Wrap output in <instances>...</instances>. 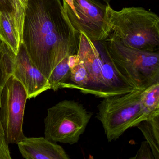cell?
<instances>
[{"label": "cell", "instance_id": "cell-15", "mask_svg": "<svg viewBox=\"0 0 159 159\" xmlns=\"http://www.w3.org/2000/svg\"><path fill=\"white\" fill-rule=\"evenodd\" d=\"M140 100L151 114L159 112V83L152 84L141 92Z\"/></svg>", "mask_w": 159, "mask_h": 159}, {"label": "cell", "instance_id": "cell-2", "mask_svg": "<svg viewBox=\"0 0 159 159\" xmlns=\"http://www.w3.org/2000/svg\"><path fill=\"white\" fill-rule=\"evenodd\" d=\"M106 15L110 37L128 47L159 52V17L155 13L138 7L116 11L107 5Z\"/></svg>", "mask_w": 159, "mask_h": 159}, {"label": "cell", "instance_id": "cell-9", "mask_svg": "<svg viewBox=\"0 0 159 159\" xmlns=\"http://www.w3.org/2000/svg\"><path fill=\"white\" fill-rule=\"evenodd\" d=\"M77 54L84 64L90 80L84 94L93 95L102 98L103 57L94 42L83 32H80Z\"/></svg>", "mask_w": 159, "mask_h": 159}, {"label": "cell", "instance_id": "cell-10", "mask_svg": "<svg viewBox=\"0 0 159 159\" xmlns=\"http://www.w3.org/2000/svg\"><path fill=\"white\" fill-rule=\"evenodd\" d=\"M17 145L20 153L25 159H70L62 146L45 137H25Z\"/></svg>", "mask_w": 159, "mask_h": 159}, {"label": "cell", "instance_id": "cell-8", "mask_svg": "<svg viewBox=\"0 0 159 159\" xmlns=\"http://www.w3.org/2000/svg\"><path fill=\"white\" fill-rule=\"evenodd\" d=\"M12 76L23 84L28 99L37 97L51 89L48 79L32 63L23 44L15 57Z\"/></svg>", "mask_w": 159, "mask_h": 159}, {"label": "cell", "instance_id": "cell-16", "mask_svg": "<svg viewBox=\"0 0 159 159\" xmlns=\"http://www.w3.org/2000/svg\"><path fill=\"white\" fill-rule=\"evenodd\" d=\"M131 158L134 159H154L151 149L146 140L141 142L140 148L135 156Z\"/></svg>", "mask_w": 159, "mask_h": 159}, {"label": "cell", "instance_id": "cell-3", "mask_svg": "<svg viewBox=\"0 0 159 159\" xmlns=\"http://www.w3.org/2000/svg\"><path fill=\"white\" fill-rule=\"evenodd\" d=\"M141 89L104 98L97 106L96 117L108 142L115 141L126 130L156 113H150L140 100Z\"/></svg>", "mask_w": 159, "mask_h": 159}, {"label": "cell", "instance_id": "cell-17", "mask_svg": "<svg viewBox=\"0 0 159 159\" xmlns=\"http://www.w3.org/2000/svg\"><path fill=\"white\" fill-rule=\"evenodd\" d=\"M5 135H0V159H11Z\"/></svg>", "mask_w": 159, "mask_h": 159}, {"label": "cell", "instance_id": "cell-19", "mask_svg": "<svg viewBox=\"0 0 159 159\" xmlns=\"http://www.w3.org/2000/svg\"><path fill=\"white\" fill-rule=\"evenodd\" d=\"M96 1L102 2V3H104L106 5H110L111 0H96Z\"/></svg>", "mask_w": 159, "mask_h": 159}, {"label": "cell", "instance_id": "cell-6", "mask_svg": "<svg viewBox=\"0 0 159 159\" xmlns=\"http://www.w3.org/2000/svg\"><path fill=\"white\" fill-rule=\"evenodd\" d=\"M62 5L69 21L77 31L83 32L93 42L108 38L107 5L96 0H62Z\"/></svg>", "mask_w": 159, "mask_h": 159}, {"label": "cell", "instance_id": "cell-1", "mask_svg": "<svg viewBox=\"0 0 159 159\" xmlns=\"http://www.w3.org/2000/svg\"><path fill=\"white\" fill-rule=\"evenodd\" d=\"M80 34L69 21L62 2L53 13L43 0H30L22 44L32 63L48 80L60 60L77 53Z\"/></svg>", "mask_w": 159, "mask_h": 159}, {"label": "cell", "instance_id": "cell-7", "mask_svg": "<svg viewBox=\"0 0 159 159\" xmlns=\"http://www.w3.org/2000/svg\"><path fill=\"white\" fill-rule=\"evenodd\" d=\"M27 99L23 84L11 76L2 89L0 105V121L8 144H17L25 137L23 126Z\"/></svg>", "mask_w": 159, "mask_h": 159}, {"label": "cell", "instance_id": "cell-18", "mask_svg": "<svg viewBox=\"0 0 159 159\" xmlns=\"http://www.w3.org/2000/svg\"><path fill=\"white\" fill-rule=\"evenodd\" d=\"M0 12L9 15L11 21L13 24V11L11 0H0Z\"/></svg>", "mask_w": 159, "mask_h": 159}, {"label": "cell", "instance_id": "cell-5", "mask_svg": "<svg viewBox=\"0 0 159 159\" xmlns=\"http://www.w3.org/2000/svg\"><path fill=\"white\" fill-rule=\"evenodd\" d=\"M93 116L83 105L65 99L47 110L44 119L45 138L55 143H78Z\"/></svg>", "mask_w": 159, "mask_h": 159}, {"label": "cell", "instance_id": "cell-14", "mask_svg": "<svg viewBox=\"0 0 159 159\" xmlns=\"http://www.w3.org/2000/svg\"><path fill=\"white\" fill-rule=\"evenodd\" d=\"M89 76L88 71L82 61L70 69L68 83L65 88L77 89L84 93L89 84Z\"/></svg>", "mask_w": 159, "mask_h": 159}, {"label": "cell", "instance_id": "cell-4", "mask_svg": "<svg viewBox=\"0 0 159 159\" xmlns=\"http://www.w3.org/2000/svg\"><path fill=\"white\" fill-rule=\"evenodd\" d=\"M104 41L118 69L134 88L144 90L159 83V52L128 47L110 36Z\"/></svg>", "mask_w": 159, "mask_h": 159}, {"label": "cell", "instance_id": "cell-12", "mask_svg": "<svg viewBox=\"0 0 159 159\" xmlns=\"http://www.w3.org/2000/svg\"><path fill=\"white\" fill-rule=\"evenodd\" d=\"M0 40L6 44L15 55H17L21 46L17 41L12 23L10 15L2 12H0Z\"/></svg>", "mask_w": 159, "mask_h": 159}, {"label": "cell", "instance_id": "cell-13", "mask_svg": "<svg viewBox=\"0 0 159 159\" xmlns=\"http://www.w3.org/2000/svg\"><path fill=\"white\" fill-rule=\"evenodd\" d=\"M15 56L6 44L0 40V105L2 89L12 74Z\"/></svg>", "mask_w": 159, "mask_h": 159}, {"label": "cell", "instance_id": "cell-11", "mask_svg": "<svg viewBox=\"0 0 159 159\" xmlns=\"http://www.w3.org/2000/svg\"><path fill=\"white\" fill-rule=\"evenodd\" d=\"M137 127L148 143L154 159H159V113L140 122Z\"/></svg>", "mask_w": 159, "mask_h": 159}, {"label": "cell", "instance_id": "cell-20", "mask_svg": "<svg viewBox=\"0 0 159 159\" xmlns=\"http://www.w3.org/2000/svg\"><path fill=\"white\" fill-rule=\"evenodd\" d=\"M4 135V131H3V128L2 126L1 123L0 121V135Z\"/></svg>", "mask_w": 159, "mask_h": 159}]
</instances>
